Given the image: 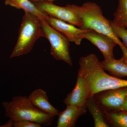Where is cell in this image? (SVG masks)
<instances>
[{"label":"cell","mask_w":127,"mask_h":127,"mask_svg":"<svg viewBox=\"0 0 127 127\" xmlns=\"http://www.w3.org/2000/svg\"><path fill=\"white\" fill-rule=\"evenodd\" d=\"M79 69L88 83L91 96L102 91L127 87V80L105 72L96 55L91 53L80 58Z\"/></svg>","instance_id":"6da1fadb"},{"label":"cell","mask_w":127,"mask_h":127,"mask_svg":"<svg viewBox=\"0 0 127 127\" xmlns=\"http://www.w3.org/2000/svg\"><path fill=\"white\" fill-rule=\"evenodd\" d=\"M69 5L81 20L82 25L80 28L94 30L112 38L120 48L124 46L114 32L110 21L103 16L102 10L96 3L87 1L81 6Z\"/></svg>","instance_id":"7a4b0ae2"},{"label":"cell","mask_w":127,"mask_h":127,"mask_svg":"<svg viewBox=\"0 0 127 127\" xmlns=\"http://www.w3.org/2000/svg\"><path fill=\"white\" fill-rule=\"evenodd\" d=\"M5 116L13 121L27 120L44 127L52 124L55 116L43 112L32 105L26 96H17L2 102Z\"/></svg>","instance_id":"3957f363"},{"label":"cell","mask_w":127,"mask_h":127,"mask_svg":"<svg viewBox=\"0 0 127 127\" xmlns=\"http://www.w3.org/2000/svg\"><path fill=\"white\" fill-rule=\"evenodd\" d=\"M41 21L36 16L25 12L18 39L10 58L29 53L38 39L42 37H45Z\"/></svg>","instance_id":"277c9868"},{"label":"cell","mask_w":127,"mask_h":127,"mask_svg":"<svg viewBox=\"0 0 127 127\" xmlns=\"http://www.w3.org/2000/svg\"><path fill=\"white\" fill-rule=\"evenodd\" d=\"M41 23L45 37L51 45V55L56 60L63 61L72 66V63L69 49L70 42L46 21H41Z\"/></svg>","instance_id":"5b68a950"},{"label":"cell","mask_w":127,"mask_h":127,"mask_svg":"<svg viewBox=\"0 0 127 127\" xmlns=\"http://www.w3.org/2000/svg\"><path fill=\"white\" fill-rule=\"evenodd\" d=\"M127 97V87L98 93L93 97L103 111H120Z\"/></svg>","instance_id":"8992f818"},{"label":"cell","mask_w":127,"mask_h":127,"mask_svg":"<svg viewBox=\"0 0 127 127\" xmlns=\"http://www.w3.org/2000/svg\"><path fill=\"white\" fill-rule=\"evenodd\" d=\"M34 3L42 11L50 16L78 27H80L81 26V18L71 9L69 4L63 7L55 4L53 1H43Z\"/></svg>","instance_id":"52a82bcc"},{"label":"cell","mask_w":127,"mask_h":127,"mask_svg":"<svg viewBox=\"0 0 127 127\" xmlns=\"http://www.w3.org/2000/svg\"><path fill=\"white\" fill-rule=\"evenodd\" d=\"M91 97L89 86L81 71L79 69L75 87L67 94L63 102L66 106L87 107V103Z\"/></svg>","instance_id":"ba28073f"},{"label":"cell","mask_w":127,"mask_h":127,"mask_svg":"<svg viewBox=\"0 0 127 127\" xmlns=\"http://www.w3.org/2000/svg\"><path fill=\"white\" fill-rule=\"evenodd\" d=\"M46 21L53 28L61 33L70 42L79 45L84 34L87 30L77 28L74 25L48 16Z\"/></svg>","instance_id":"9c48e42d"},{"label":"cell","mask_w":127,"mask_h":127,"mask_svg":"<svg viewBox=\"0 0 127 127\" xmlns=\"http://www.w3.org/2000/svg\"><path fill=\"white\" fill-rule=\"evenodd\" d=\"M84 39L88 40L100 50L104 59L114 58L113 50L117 44L109 36L93 30H87L84 34Z\"/></svg>","instance_id":"30bf717a"},{"label":"cell","mask_w":127,"mask_h":127,"mask_svg":"<svg viewBox=\"0 0 127 127\" xmlns=\"http://www.w3.org/2000/svg\"><path fill=\"white\" fill-rule=\"evenodd\" d=\"M87 111V107H78L74 106H67L64 111L59 113L57 127H73L77 121L82 115L86 114Z\"/></svg>","instance_id":"8fae6325"},{"label":"cell","mask_w":127,"mask_h":127,"mask_svg":"<svg viewBox=\"0 0 127 127\" xmlns=\"http://www.w3.org/2000/svg\"><path fill=\"white\" fill-rule=\"evenodd\" d=\"M28 97L33 106L43 112L55 116L59 113L58 110L49 102L46 93L43 89L34 90Z\"/></svg>","instance_id":"7c38bea8"},{"label":"cell","mask_w":127,"mask_h":127,"mask_svg":"<svg viewBox=\"0 0 127 127\" xmlns=\"http://www.w3.org/2000/svg\"><path fill=\"white\" fill-rule=\"evenodd\" d=\"M5 4L18 9H22L36 16L41 21L46 20L48 15L42 11L30 0H5Z\"/></svg>","instance_id":"4fadbf2b"},{"label":"cell","mask_w":127,"mask_h":127,"mask_svg":"<svg viewBox=\"0 0 127 127\" xmlns=\"http://www.w3.org/2000/svg\"><path fill=\"white\" fill-rule=\"evenodd\" d=\"M101 63L104 70L109 72L113 76L118 78L127 77V62L123 57L119 59L114 58L104 59Z\"/></svg>","instance_id":"5bb4252c"},{"label":"cell","mask_w":127,"mask_h":127,"mask_svg":"<svg viewBox=\"0 0 127 127\" xmlns=\"http://www.w3.org/2000/svg\"><path fill=\"white\" fill-rule=\"evenodd\" d=\"M87 109L93 117L95 127H108L109 124L105 118L102 109L93 96L89 99L87 104Z\"/></svg>","instance_id":"9a60e30c"},{"label":"cell","mask_w":127,"mask_h":127,"mask_svg":"<svg viewBox=\"0 0 127 127\" xmlns=\"http://www.w3.org/2000/svg\"><path fill=\"white\" fill-rule=\"evenodd\" d=\"M102 111L105 118L110 126L115 127H127V112L123 111Z\"/></svg>","instance_id":"2e32d148"},{"label":"cell","mask_w":127,"mask_h":127,"mask_svg":"<svg viewBox=\"0 0 127 127\" xmlns=\"http://www.w3.org/2000/svg\"><path fill=\"white\" fill-rule=\"evenodd\" d=\"M111 23L116 26L127 29V0H119L118 7Z\"/></svg>","instance_id":"e0dca14e"},{"label":"cell","mask_w":127,"mask_h":127,"mask_svg":"<svg viewBox=\"0 0 127 127\" xmlns=\"http://www.w3.org/2000/svg\"><path fill=\"white\" fill-rule=\"evenodd\" d=\"M110 23L114 32L119 38L123 40L124 45L127 48V29L125 28L116 26L111 23Z\"/></svg>","instance_id":"ac0fdd59"},{"label":"cell","mask_w":127,"mask_h":127,"mask_svg":"<svg viewBox=\"0 0 127 127\" xmlns=\"http://www.w3.org/2000/svg\"><path fill=\"white\" fill-rule=\"evenodd\" d=\"M14 127H41L42 125L40 124L27 120H20L14 121Z\"/></svg>","instance_id":"d6986e66"},{"label":"cell","mask_w":127,"mask_h":127,"mask_svg":"<svg viewBox=\"0 0 127 127\" xmlns=\"http://www.w3.org/2000/svg\"><path fill=\"white\" fill-rule=\"evenodd\" d=\"M120 48H121V50L122 52L123 58L127 62V48L125 46Z\"/></svg>","instance_id":"ffe728a7"},{"label":"cell","mask_w":127,"mask_h":127,"mask_svg":"<svg viewBox=\"0 0 127 127\" xmlns=\"http://www.w3.org/2000/svg\"><path fill=\"white\" fill-rule=\"evenodd\" d=\"M13 124H14V121L11 119H9V120L4 125L0 126V127H13Z\"/></svg>","instance_id":"44dd1931"},{"label":"cell","mask_w":127,"mask_h":127,"mask_svg":"<svg viewBox=\"0 0 127 127\" xmlns=\"http://www.w3.org/2000/svg\"><path fill=\"white\" fill-rule=\"evenodd\" d=\"M127 111V97L124 101V102L122 105L120 111Z\"/></svg>","instance_id":"7402d4cb"},{"label":"cell","mask_w":127,"mask_h":127,"mask_svg":"<svg viewBox=\"0 0 127 127\" xmlns=\"http://www.w3.org/2000/svg\"><path fill=\"white\" fill-rule=\"evenodd\" d=\"M31 1L33 2H38V1H53L55 0H30Z\"/></svg>","instance_id":"603a6c76"},{"label":"cell","mask_w":127,"mask_h":127,"mask_svg":"<svg viewBox=\"0 0 127 127\" xmlns=\"http://www.w3.org/2000/svg\"><path fill=\"white\" fill-rule=\"evenodd\" d=\"M125 112H127V111H125Z\"/></svg>","instance_id":"cb8c5ba5"}]
</instances>
